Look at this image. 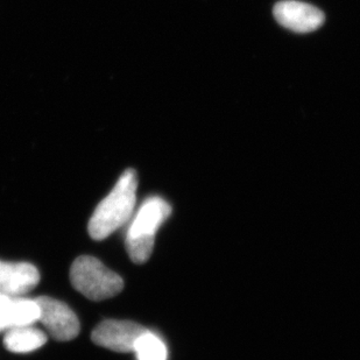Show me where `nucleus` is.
<instances>
[{"label":"nucleus","instance_id":"obj_1","mask_svg":"<svg viewBox=\"0 0 360 360\" xmlns=\"http://www.w3.org/2000/svg\"><path fill=\"white\" fill-rule=\"evenodd\" d=\"M138 176L136 170L122 174L113 191L96 207L89 221V235L95 240L108 238L132 217L136 203Z\"/></svg>","mask_w":360,"mask_h":360},{"label":"nucleus","instance_id":"obj_2","mask_svg":"<svg viewBox=\"0 0 360 360\" xmlns=\"http://www.w3.org/2000/svg\"><path fill=\"white\" fill-rule=\"evenodd\" d=\"M172 214V207L161 198H148L140 207L126 233V250L134 264L148 262L153 252L155 235Z\"/></svg>","mask_w":360,"mask_h":360},{"label":"nucleus","instance_id":"obj_3","mask_svg":"<svg viewBox=\"0 0 360 360\" xmlns=\"http://www.w3.org/2000/svg\"><path fill=\"white\" fill-rule=\"evenodd\" d=\"M74 288L92 301L111 299L124 288V281L98 259L83 255L76 259L70 269Z\"/></svg>","mask_w":360,"mask_h":360},{"label":"nucleus","instance_id":"obj_4","mask_svg":"<svg viewBox=\"0 0 360 360\" xmlns=\"http://www.w3.org/2000/svg\"><path fill=\"white\" fill-rule=\"evenodd\" d=\"M40 309L39 321L51 336L60 342H68L79 333V321L75 313L65 303L48 296L35 299Z\"/></svg>","mask_w":360,"mask_h":360},{"label":"nucleus","instance_id":"obj_5","mask_svg":"<svg viewBox=\"0 0 360 360\" xmlns=\"http://www.w3.org/2000/svg\"><path fill=\"white\" fill-rule=\"evenodd\" d=\"M146 331V328L131 321L108 320L96 326L91 340L96 345L126 354L134 351L136 340Z\"/></svg>","mask_w":360,"mask_h":360},{"label":"nucleus","instance_id":"obj_6","mask_svg":"<svg viewBox=\"0 0 360 360\" xmlns=\"http://www.w3.org/2000/svg\"><path fill=\"white\" fill-rule=\"evenodd\" d=\"M273 14L281 26L296 33L316 31L324 22V14L309 4L285 0L276 4Z\"/></svg>","mask_w":360,"mask_h":360},{"label":"nucleus","instance_id":"obj_7","mask_svg":"<svg viewBox=\"0 0 360 360\" xmlns=\"http://www.w3.org/2000/svg\"><path fill=\"white\" fill-rule=\"evenodd\" d=\"M40 281L38 269L28 262L0 260V292L8 297H21L31 292Z\"/></svg>","mask_w":360,"mask_h":360},{"label":"nucleus","instance_id":"obj_8","mask_svg":"<svg viewBox=\"0 0 360 360\" xmlns=\"http://www.w3.org/2000/svg\"><path fill=\"white\" fill-rule=\"evenodd\" d=\"M40 309L35 300L13 297L0 308V333L38 322Z\"/></svg>","mask_w":360,"mask_h":360},{"label":"nucleus","instance_id":"obj_9","mask_svg":"<svg viewBox=\"0 0 360 360\" xmlns=\"http://www.w3.org/2000/svg\"><path fill=\"white\" fill-rule=\"evenodd\" d=\"M47 342L46 333L32 326L8 330L4 337V345L14 354H27L38 350Z\"/></svg>","mask_w":360,"mask_h":360},{"label":"nucleus","instance_id":"obj_10","mask_svg":"<svg viewBox=\"0 0 360 360\" xmlns=\"http://www.w3.org/2000/svg\"><path fill=\"white\" fill-rule=\"evenodd\" d=\"M133 352H136L138 360H167L168 357L166 344L148 330L138 338Z\"/></svg>","mask_w":360,"mask_h":360},{"label":"nucleus","instance_id":"obj_11","mask_svg":"<svg viewBox=\"0 0 360 360\" xmlns=\"http://www.w3.org/2000/svg\"><path fill=\"white\" fill-rule=\"evenodd\" d=\"M11 299H12V297H8V296L4 295V294L0 292V308H3L5 304L10 302Z\"/></svg>","mask_w":360,"mask_h":360}]
</instances>
